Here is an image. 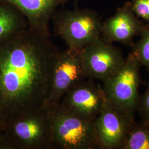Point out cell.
<instances>
[{
    "label": "cell",
    "mask_w": 149,
    "mask_h": 149,
    "mask_svg": "<svg viewBox=\"0 0 149 149\" xmlns=\"http://www.w3.org/2000/svg\"><path fill=\"white\" fill-rule=\"evenodd\" d=\"M60 50L30 27L0 40V115L4 124L44 107Z\"/></svg>",
    "instance_id": "1"
},
{
    "label": "cell",
    "mask_w": 149,
    "mask_h": 149,
    "mask_svg": "<svg viewBox=\"0 0 149 149\" xmlns=\"http://www.w3.org/2000/svg\"><path fill=\"white\" fill-rule=\"evenodd\" d=\"M10 149H53L52 108L42 107L6 123L2 132Z\"/></svg>",
    "instance_id": "2"
},
{
    "label": "cell",
    "mask_w": 149,
    "mask_h": 149,
    "mask_svg": "<svg viewBox=\"0 0 149 149\" xmlns=\"http://www.w3.org/2000/svg\"><path fill=\"white\" fill-rule=\"evenodd\" d=\"M55 33L68 48L82 49L101 37L103 21L96 11L82 9L56 11L52 17Z\"/></svg>",
    "instance_id": "3"
},
{
    "label": "cell",
    "mask_w": 149,
    "mask_h": 149,
    "mask_svg": "<svg viewBox=\"0 0 149 149\" xmlns=\"http://www.w3.org/2000/svg\"><path fill=\"white\" fill-rule=\"evenodd\" d=\"M54 149H98L93 121L61 108H52Z\"/></svg>",
    "instance_id": "4"
},
{
    "label": "cell",
    "mask_w": 149,
    "mask_h": 149,
    "mask_svg": "<svg viewBox=\"0 0 149 149\" xmlns=\"http://www.w3.org/2000/svg\"><path fill=\"white\" fill-rule=\"evenodd\" d=\"M142 66L132 52L117 71L102 82V88L107 101L118 108L134 116L140 95Z\"/></svg>",
    "instance_id": "5"
},
{
    "label": "cell",
    "mask_w": 149,
    "mask_h": 149,
    "mask_svg": "<svg viewBox=\"0 0 149 149\" xmlns=\"http://www.w3.org/2000/svg\"><path fill=\"white\" fill-rule=\"evenodd\" d=\"M87 79L81 49L68 48L60 51L54 66L50 92L44 107L57 106L69 91Z\"/></svg>",
    "instance_id": "6"
},
{
    "label": "cell",
    "mask_w": 149,
    "mask_h": 149,
    "mask_svg": "<svg viewBox=\"0 0 149 149\" xmlns=\"http://www.w3.org/2000/svg\"><path fill=\"white\" fill-rule=\"evenodd\" d=\"M134 121V116L123 111L106 100L101 112L93 120L98 149H122Z\"/></svg>",
    "instance_id": "7"
},
{
    "label": "cell",
    "mask_w": 149,
    "mask_h": 149,
    "mask_svg": "<svg viewBox=\"0 0 149 149\" xmlns=\"http://www.w3.org/2000/svg\"><path fill=\"white\" fill-rule=\"evenodd\" d=\"M81 56L87 78L102 82L115 74L125 60L119 48L101 37L82 49Z\"/></svg>",
    "instance_id": "8"
},
{
    "label": "cell",
    "mask_w": 149,
    "mask_h": 149,
    "mask_svg": "<svg viewBox=\"0 0 149 149\" xmlns=\"http://www.w3.org/2000/svg\"><path fill=\"white\" fill-rule=\"evenodd\" d=\"M106 102L102 85L95 80L87 79L69 91L59 105L69 112L93 121Z\"/></svg>",
    "instance_id": "9"
},
{
    "label": "cell",
    "mask_w": 149,
    "mask_h": 149,
    "mask_svg": "<svg viewBox=\"0 0 149 149\" xmlns=\"http://www.w3.org/2000/svg\"><path fill=\"white\" fill-rule=\"evenodd\" d=\"M144 26L132 11L130 2H127L103 22L101 37L107 43L133 45L134 38L140 35Z\"/></svg>",
    "instance_id": "10"
},
{
    "label": "cell",
    "mask_w": 149,
    "mask_h": 149,
    "mask_svg": "<svg viewBox=\"0 0 149 149\" xmlns=\"http://www.w3.org/2000/svg\"><path fill=\"white\" fill-rule=\"evenodd\" d=\"M15 7L24 16L28 27L50 36L49 23L56 9L70 0H0Z\"/></svg>",
    "instance_id": "11"
},
{
    "label": "cell",
    "mask_w": 149,
    "mask_h": 149,
    "mask_svg": "<svg viewBox=\"0 0 149 149\" xmlns=\"http://www.w3.org/2000/svg\"><path fill=\"white\" fill-rule=\"evenodd\" d=\"M27 27V20L19 11L0 1V40Z\"/></svg>",
    "instance_id": "12"
},
{
    "label": "cell",
    "mask_w": 149,
    "mask_h": 149,
    "mask_svg": "<svg viewBox=\"0 0 149 149\" xmlns=\"http://www.w3.org/2000/svg\"><path fill=\"white\" fill-rule=\"evenodd\" d=\"M122 149H149V124L135 121L126 136Z\"/></svg>",
    "instance_id": "13"
},
{
    "label": "cell",
    "mask_w": 149,
    "mask_h": 149,
    "mask_svg": "<svg viewBox=\"0 0 149 149\" xmlns=\"http://www.w3.org/2000/svg\"><path fill=\"white\" fill-rule=\"evenodd\" d=\"M140 39L133 45L132 53L141 65L149 70V23L145 25L140 34Z\"/></svg>",
    "instance_id": "14"
},
{
    "label": "cell",
    "mask_w": 149,
    "mask_h": 149,
    "mask_svg": "<svg viewBox=\"0 0 149 149\" xmlns=\"http://www.w3.org/2000/svg\"><path fill=\"white\" fill-rule=\"evenodd\" d=\"M130 2L135 15L149 23V0H130Z\"/></svg>",
    "instance_id": "15"
},
{
    "label": "cell",
    "mask_w": 149,
    "mask_h": 149,
    "mask_svg": "<svg viewBox=\"0 0 149 149\" xmlns=\"http://www.w3.org/2000/svg\"><path fill=\"white\" fill-rule=\"evenodd\" d=\"M136 111H138L142 121L149 124V85L144 93L139 97Z\"/></svg>",
    "instance_id": "16"
},
{
    "label": "cell",
    "mask_w": 149,
    "mask_h": 149,
    "mask_svg": "<svg viewBox=\"0 0 149 149\" xmlns=\"http://www.w3.org/2000/svg\"><path fill=\"white\" fill-rule=\"evenodd\" d=\"M10 146L7 143L3 135L0 133V149H10Z\"/></svg>",
    "instance_id": "17"
},
{
    "label": "cell",
    "mask_w": 149,
    "mask_h": 149,
    "mask_svg": "<svg viewBox=\"0 0 149 149\" xmlns=\"http://www.w3.org/2000/svg\"><path fill=\"white\" fill-rule=\"evenodd\" d=\"M3 126H4V123H3V121L0 115V133H1L2 132Z\"/></svg>",
    "instance_id": "18"
},
{
    "label": "cell",
    "mask_w": 149,
    "mask_h": 149,
    "mask_svg": "<svg viewBox=\"0 0 149 149\" xmlns=\"http://www.w3.org/2000/svg\"><path fill=\"white\" fill-rule=\"evenodd\" d=\"M72 1H74V6H77V2H78V0H72Z\"/></svg>",
    "instance_id": "19"
}]
</instances>
